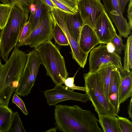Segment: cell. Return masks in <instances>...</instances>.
I'll list each match as a JSON object with an SVG mask.
<instances>
[{
    "label": "cell",
    "instance_id": "6da1fadb",
    "mask_svg": "<svg viewBox=\"0 0 132 132\" xmlns=\"http://www.w3.org/2000/svg\"><path fill=\"white\" fill-rule=\"evenodd\" d=\"M55 124L60 131L64 132H100L102 129L94 114L83 110L77 105H56Z\"/></svg>",
    "mask_w": 132,
    "mask_h": 132
},
{
    "label": "cell",
    "instance_id": "7a4b0ae2",
    "mask_svg": "<svg viewBox=\"0 0 132 132\" xmlns=\"http://www.w3.org/2000/svg\"><path fill=\"white\" fill-rule=\"evenodd\" d=\"M16 46L7 61L3 64L0 56V104L8 106L11 96L18 87L27 59L26 53Z\"/></svg>",
    "mask_w": 132,
    "mask_h": 132
},
{
    "label": "cell",
    "instance_id": "3957f363",
    "mask_svg": "<svg viewBox=\"0 0 132 132\" xmlns=\"http://www.w3.org/2000/svg\"><path fill=\"white\" fill-rule=\"evenodd\" d=\"M35 49L46 70L47 75L51 78L55 85H62L63 83L59 76L66 79L69 74L65 60L58 48L49 40Z\"/></svg>",
    "mask_w": 132,
    "mask_h": 132
},
{
    "label": "cell",
    "instance_id": "277c9868",
    "mask_svg": "<svg viewBox=\"0 0 132 132\" xmlns=\"http://www.w3.org/2000/svg\"><path fill=\"white\" fill-rule=\"evenodd\" d=\"M86 92L98 116H116L115 110L104 92L98 70L84 74Z\"/></svg>",
    "mask_w": 132,
    "mask_h": 132
},
{
    "label": "cell",
    "instance_id": "5b68a950",
    "mask_svg": "<svg viewBox=\"0 0 132 132\" xmlns=\"http://www.w3.org/2000/svg\"><path fill=\"white\" fill-rule=\"evenodd\" d=\"M27 59L18 86L15 93L25 96L30 93L38 73L40 65L42 64L40 58L35 49L27 54Z\"/></svg>",
    "mask_w": 132,
    "mask_h": 132
},
{
    "label": "cell",
    "instance_id": "8992f818",
    "mask_svg": "<svg viewBox=\"0 0 132 132\" xmlns=\"http://www.w3.org/2000/svg\"><path fill=\"white\" fill-rule=\"evenodd\" d=\"M90 52L89 58V72H94L105 67L113 66L120 71H123L120 56L115 52H111L105 44L100 43Z\"/></svg>",
    "mask_w": 132,
    "mask_h": 132
},
{
    "label": "cell",
    "instance_id": "52a82bcc",
    "mask_svg": "<svg viewBox=\"0 0 132 132\" xmlns=\"http://www.w3.org/2000/svg\"><path fill=\"white\" fill-rule=\"evenodd\" d=\"M53 21L51 11H49L42 21L32 31L29 35L16 46L19 47L29 46L35 49L42 43L53 38Z\"/></svg>",
    "mask_w": 132,
    "mask_h": 132
},
{
    "label": "cell",
    "instance_id": "ba28073f",
    "mask_svg": "<svg viewBox=\"0 0 132 132\" xmlns=\"http://www.w3.org/2000/svg\"><path fill=\"white\" fill-rule=\"evenodd\" d=\"M44 95L48 104L50 106L55 105L60 102L72 100L86 103L89 98L87 94L74 92L62 85H55L53 89L45 91Z\"/></svg>",
    "mask_w": 132,
    "mask_h": 132
},
{
    "label": "cell",
    "instance_id": "9c48e42d",
    "mask_svg": "<svg viewBox=\"0 0 132 132\" xmlns=\"http://www.w3.org/2000/svg\"><path fill=\"white\" fill-rule=\"evenodd\" d=\"M78 10L84 25L94 29L99 18L105 11L100 0H78Z\"/></svg>",
    "mask_w": 132,
    "mask_h": 132
},
{
    "label": "cell",
    "instance_id": "30bf717a",
    "mask_svg": "<svg viewBox=\"0 0 132 132\" xmlns=\"http://www.w3.org/2000/svg\"><path fill=\"white\" fill-rule=\"evenodd\" d=\"M51 11L56 22L66 35L71 48L72 58L80 67L84 68L87 62L88 53L83 51L79 43L76 41L69 33L63 19V11L57 8L54 9Z\"/></svg>",
    "mask_w": 132,
    "mask_h": 132
},
{
    "label": "cell",
    "instance_id": "8fae6325",
    "mask_svg": "<svg viewBox=\"0 0 132 132\" xmlns=\"http://www.w3.org/2000/svg\"><path fill=\"white\" fill-rule=\"evenodd\" d=\"M105 9L113 22L121 37L127 38L131 33L128 22L122 14L118 0H102Z\"/></svg>",
    "mask_w": 132,
    "mask_h": 132
},
{
    "label": "cell",
    "instance_id": "7c38bea8",
    "mask_svg": "<svg viewBox=\"0 0 132 132\" xmlns=\"http://www.w3.org/2000/svg\"><path fill=\"white\" fill-rule=\"evenodd\" d=\"M101 43L107 44L117 34L106 10L101 15L94 29Z\"/></svg>",
    "mask_w": 132,
    "mask_h": 132
},
{
    "label": "cell",
    "instance_id": "4fadbf2b",
    "mask_svg": "<svg viewBox=\"0 0 132 132\" xmlns=\"http://www.w3.org/2000/svg\"><path fill=\"white\" fill-rule=\"evenodd\" d=\"M121 78L120 71L116 68L111 73L109 87V100L114 108L117 115L119 111L120 85Z\"/></svg>",
    "mask_w": 132,
    "mask_h": 132
},
{
    "label": "cell",
    "instance_id": "5bb4252c",
    "mask_svg": "<svg viewBox=\"0 0 132 132\" xmlns=\"http://www.w3.org/2000/svg\"><path fill=\"white\" fill-rule=\"evenodd\" d=\"M62 13L63 19L69 33L76 41L79 43L80 32L84 24L78 10L75 14L63 11Z\"/></svg>",
    "mask_w": 132,
    "mask_h": 132
},
{
    "label": "cell",
    "instance_id": "9a60e30c",
    "mask_svg": "<svg viewBox=\"0 0 132 132\" xmlns=\"http://www.w3.org/2000/svg\"><path fill=\"white\" fill-rule=\"evenodd\" d=\"M78 43L83 51L89 53L92 49L101 42L94 29L85 24L81 31Z\"/></svg>",
    "mask_w": 132,
    "mask_h": 132
},
{
    "label": "cell",
    "instance_id": "2e32d148",
    "mask_svg": "<svg viewBox=\"0 0 132 132\" xmlns=\"http://www.w3.org/2000/svg\"><path fill=\"white\" fill-rule=\"evenodd\" d=\"M30 14L28 20L31 23L32 30L42 21L50 11L42 0H32L30 8Z\"/></svg>",
    "mask_w": 132,
    "mask_h": 132
},
{
    "label": "cell",
    "instance_id": "e0dca14e",
    "mask_svg": "<svg viewBox=\"0 0 132 132\" xmlns=\"http://www.w3.org/2000/svg\"><path fill=\"white\" fill-rule=\"evenodd\" d=\"M121 80L120 103H123L132 96V71H120Z\"/></svg>",
    "mask_w": 132,
    "mask_h": 132
},
{
    "label": "cell",
    "instance_id": "ac0fdd59",
    "mask_svg": "<svg viewBox=\"0 0 132 132\" xmlns=\"http://www.w3.org/2000/svg\"><path fill=\"white\" fill-rule=\"evenodd\" d=\"M98 122L104 132H120L116 116L109 115L98 116Z\"/></svg>",
    "mask_w": 132,
    "mask_h": 132
},
{
    "label": "cell",
    "instance_id": "d6986e66",
    "mask_svg": "<svg viewBox=\"0 0 132 132\" xmlns=\"http://www.w3.org/2000/svg\"><path fill=\"white\" fill-rule=\"evenodd\" d=\"M13 113L8 106L0 104V132H7Z\"/></svg>",
    "mask_w": 132,
    "mask_h": 132
},
{
    "label": "cell",
    "instance_id": "ffe728a7",
    "mask_svg": "<svg viewBox=\"0 0 132 132\" xmlns=\"http://www.w3.org/2000/svg\"><path fill=\"white\" fill-rule=\"evenodd\" d=\"M56 8L70 14H75L78 11V0H51Z\"/></svg>",
    "mask_w": 132,
    "mask_h": 132
},
{
    "label": "cell",
    "instance_id": "44dd1931",
    "mask_svg": "<svg viewBox=\"0 0 132 132\" xmlns=\"http://www.w3.org/2000/svg\"><path fill=\"white\" fill-rule=\"evenodd\" d=\"M51 13L53 23V38L56 43L60 45H69V43L66 35L56 22L51 12Z\"/></svg>",
    "mask_w": 132,
    "mask_h": 132
},
{
    "label": "cell",
    "instance_id": "7402d4cb",
    "mask_svg": "<svg viewBox=\"0 0 132 132\" xmlns=\"http://www.w3.org/2000/svg\"><path fill=\"white\" fill-rule=\"evenodd\" d=\"M116 68L113 66H109L98 70L99 72L104 92L109 100V87L111 73L112 71Z\"/></svg>",
    "mask_w": 132,
    "mask_h": 132
},
{
    "label": "cell",
    "instance_id": "603a6c76",
    "mask_svg": "<svg viewBox=\"0 0 132 132\" xmlns=\"http://www.w3.org/2000/svg\"><path fill=\"white\" fill-rule=\"evenodd\" d=\"M125 56L124 58L123 70L129 72L132 69V35L127 37L124 45Z\"/></svg>",
    "mask_w": 132,
    "mask_h": 132
},
{
    "label": "cell",
    "instance_id": "cb8c5ba5",
    "mask_svg": "<svg viewBox=\"0 0 132 132\" xmlns=\"http://www.w3.org/2000/svg\"><path fill=\"white\" fill-rule=\"evenodd\" d=\"M17 112L13 113L10 125L7 132H25Z\"/></svg>",
    "mask_w": 132,
    "mask_h": 132
},
{
    "label": "cell",
    "instance_id": "d4e9b609",
    "mask_svg": "<svg viewBox=\"0 0 132 132\" xmlns=\"http://www.w3.org/2000/svg\"><path fill=\"white\" fill-rule=\"evenodd\" d=\"M12 6L0 4V29L5 25L9 17Z\"/></svg>",
    "mask_w": 132,
    "mask_h": 132
},
{
    "label": "cell",
    "instance_id": "484cf974",
    "mask_svg": "<svg viewBox=\"0 0 132 132\" xmlns=\"http://www.w3.org/2000/svg\"><path fill=\"white\" fill-rule=\"evenodd\" d=\"M77 72L72 77L67 78L66 79H65L61 75H60L59 77L62 81L63 84H64L65 86L68 88L73 90H77L86 92L87 91V89L86 87H80L76 86L74 84V78Z\"/></svg>",
    "mask_w": 132,
    "mask_h": 132
},
{
    "label": "cell",
    "instance_id": "4316f807",
    "mask_svg": "<svg viewBox=\"0 0 132 132\" xmlns=\"http://www.w3.org/2000/svg\"><path fill=\"white\" fill-rule=\"evenodd\" d=\"M118 121L120 132H132V122L126 118L120 117L117 115Z\"/></svg>",
    "mask_w": 132,
    "mask_h": 132
},
{
    "label": "cell",
    "instance_id": "83f0119b",
    "mask_svg": "<svg viewBox=\"0 0 132 132\" xmlns=\"http://www.w3.org/2000/svg\"><path fill=\"white\" fill-rule=\"evenodd\" d=\"M3 4L12 6L14 3H18L24 9L30 12V8L32 0H0Z\"/></svg>",
    "mask_w": 132,
    "mask_h": 132
},
{
    "label": "cell",
    "instance_id": "f1b7e54d",
    "mask_svg": "<svg viewBox=\"0 0 132 132\" xmlns=\"http://www.w3.org/2000/svg\"><path fill=\"white\" fill-rule=\"evenodd\" d=\"M110 42L114 46L115 51L117 54H120L121 51L124 49V46L121 37L116 34Z\"/></svg>",
    "mask_w": 132,
    "mask_h": 132
},
{
    "label": "cell",
    "instance_id": "f546056e",
    "mask_svg": "<svg viewBox=\"0 0 132 132\" xmlns=\"http://www.w3.org/2000/svg\"><path fill=\"white\" fill-rule=\"evenodd\" d=\"M32 31L31 23L28 21L26 22L18 38V43H20L30 35Z\"/></svg>",
    "mask_w": 132,
    "mask_h": 132
},
{
    "label": "cell",
    "instance_id": "4dcf8cb0",
    "mask_svg": "<svg viewBox=\"0 0 132 132\" xmlns=\"http://www.w3.org/2000/svg\"><path fill=\"white\" fill-rule=\"evenodd\" d=\"M12 101L21 109L23 113L26 115H28V113L24 103L22 100L18 96V95L15 93L14 94L12 98Z\"/></svg>",
    "mask_w": 132,
    "mask_h": 132
},
{
    "label": "cell",
    "instance_id": "1f68e13d",
    "mask_svg": "<svg viewBox=\"0 0 132 132\" xmlns=\"http://www.w3.org/2000/svg\"><path fill=\"white\" fill-rule=\"evenodd\" d=\"M132 0H129L127 11V17L128 19V22L129 28L131 30L132 29Z\"/></svg>",
    "mask_w": 132,
    "mask_h": 132
},
{
    "label": "cell",
    "instance_id": "d6a6232c",
    "mask_svg": "<svg viewBox=\"0 0 132 132\" xmlns=\"http://www.w3.org/2000/svg\"><path fill=\"white\" fill-rule=\"evenodd\" d=\"M119 7L122 15L125 10L126 5L129 0H118Z\"/></svg>",
    "mask_w": 132,
    "mask_h": 132
},
{
    "label": "cell",
    "instance_id": "836d02e7",
    "mask_svg": "<svg viewBox=\"0 0 132 132\" xmlns=\"http://www.w3.org/2000/svg\"><path fill=\"white\" fill-rule=\"evenodd\" d=\"M43 3L50 11L56 8L51 0H42Z\"/></svg>",
    "mask_w": 132,
    "mask_h": 132
},
{
    "label": "cell",
    "instance_id": "e575fe53",
    "mask_svg": "<svg viewBox=\"0 0 132 132\" xmlns=\"http://www.w3.org/2000/svg\"><path fill=\"white\" fill-rule=\"evenodd\" d=\"M132 98H131L129 102V106L128 107V113L129 114V117L131 120L132 119Z\"/></svg>",
    "mask_w": 132,
    "mask_h": 132
},
{
    "label": "cell",
    "instance_id": "d590c367",
    "mask_svg": "<svg viewBox=\"0 0 132 132\" xmlns=\"http://www.w3.org/2000/svg\"><path fill=\"white\" fill-rule=\"evenodd\" d=\"M106 44L107 49L109 52H113L115 51L114 46L111 42H110Z\"/></svg>",
    "mask_w": 132,
    "mask_h": 132
},
{
    "label": "cell",
    "instance_id": "8d00e7d4",
    "mask_svg": "<svg viewBox=\"0 0 132 132\" xmlns=\"http://www.w3.org/2000/svg\"><path fill=\"white\" fill-rule=\"evenodd\" d=\"M57 128H52L46 131L47 132H55L56 131Z\"/></svg>",
    "mask_w": 132,
    "mask_h": 132
}]
</instances>
